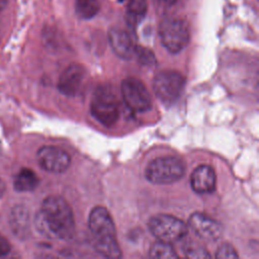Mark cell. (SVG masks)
<instances>
[{"instance_id":"cell-1","label":"cell","mask_w":259,"mask_h":259,"mask_svg":"<svg viewBox=\"0 0 259 259\" xmlns=\"http://www.w3.org/2000/svg\"><path fill=\"white\" fill-rule=\"evenodd\" d=\"M34 225L38 233L47 238L68 239L75 228L73 211L63 197L48 196L35 214Z\"/></svg>"},{"instance_id":"cell-2","label":"cell","mask_w":259,"mask_h":259,"mask_svg":"<svg viewBox=\"0 0 259 259\" xmlns=\"http://www.w3.org/2000/svg\"><path fill=\"white\" fill-rule=\"evenodd\" d=\"M91 114L105 126L113 125L119 117V101L111 88L99 86L93 93L90 102Z\"/></svg>"},{"instance_id":"cell-3","label":"cell","mask_w":259,"mask_h":259,"mask_svg":"<svg viewBox=\"0 0 259 259\" xmlns=\"http://www.w3.org/2000/svg\"><path fill=\"white\" fill-rule=\"evenodd\" d=\"M185 173L183 162L172 156L158 157L152 160L145 170V176L151 183L164 185L180 180Z\"/></svg>"},{"instance_id":"cell-4","label":"cell","mask_w":259,"mask_h":259,"mask_svg":"<svg viewBox=\"0 0 259 259\" xmlns=\"http://www.w3.org/2000/svg\"><path fill=\"white\" fill-rule=\"evenodd\" d=\"M148 227L157 240L170 244L182 240L188 230L187 225L182 220L168 213H158L152 217Z\"/></svg>"},{"instance_id":"cell-5","label":"cell","mask_w":259,"mask_h":259,"mask_svg":"<svg viewBox=\"0 0 259 259\" xmlns=\"http://www.w3.org/2000/svg\"><path fill=\"white\" fill-rule=\"evenodd\" d=\"M159 35L164 48L170 53L181 52L189 41L187 23L178 17H167L159 25Z\"/></svg>"},{"instance_id":"cell-6","label":"cell","mask_w":259,"mask_h":259,"mask_svg":"<svg viewBox=\"0 0 259 259\" xmlns=\"http://www.w3.org/2000/svg\"><path fill=\"white\" fill-rule=\"evenodd\" d=\"M185 78L174 70L159 72L153 79V89L156 96L164 103L175 102L183 93Z\"/></svg>"},{"instance_id":"cell-7","label":"cell","mask_w":259,"mask_h":259,"mask_svg":"<svg viewBox=\"0 0 259 259\" xmlns=\"http://www.w3.org/2000/svg\"><path fill=\"white\" fill-rule=\"evenodd\" d=\"M120 91L124 104L132 111L145 112L152 107L151 95L141 80L125 78L121 82Z\"/></svg>"},{"instance_id":"cell-8","label":"cell","mask_w":259,"mask_h":259,"mask_svg":"<svg viewBox=\"0 0 259 259\" xmlns=\"http://www.w3.org/2000/svg\"><path fill=\"white\" fill-rule=\"evenodd\" d=\"M36 159L38 165L44 170L52 173L65 172L71 164L69 154L56 146H44L39 148Z\"/></svg>"},{"instance_id":"cell-9","label":"cell","mask_w":259,"mask_h":259,"mask_svg":"<svg viewBox=\"0 0 259 259\" xmlns=\"http://www.w3.org/2000/svg\"><path fill=\"white\" fill-rule=\"evenodd\" d=\"M88 227L95 240L115 238V226L109 211L103 206H95L88 215Z\"/></svg>"},{"instance_id":"cell-10","label":"cell","mask_w":259,"mask_h":259,"mask_svg":"<svg viewBox=\"0 0 259 259\" xmlns=\"http://www.w3.org/2000/svg\"><path fill=\"white\" fill-rule=\"evenodd\" d=\"M188 225L195 235L204 241H215L223 233L221 224L203 212L192 213Z\"/></svg>"},{"instance_id":"cell-11","label":"cell","mask_w":259,"mask_h":259,"mask_svg":"<svg viewBox=\"0 0 259 259\" xmlns=\"http://www.w3.org/2000/svg\"><path fill=\"white\" fill-rule=\"evenodd\" d=\"M86 77V70L82 65L71 64L61 74L58 89L66 96H75L81 89Z\"/></svg>"},{"instance_id":"cell-12","label":"cell","mask_w":259,"mask_h":259,"mask_svg":"<svg viewBox=\"0 0 259 259\" xmlns=\"http://www.w3.org/2000/svg\"><path fill=\"white\" fill-rule=\"evenodd\" d=\"M108 39L113 53L118 58L130 60L135 56L137 46L130 30L113 27L108 32Z\"/></svg>"},{"instance_id":"cell-13","label":"cell","mask_w":259,"mask_h":259,"mask_svg":"<svg viewBox=\"0 0 259 259\" xmlns=\"http://www.w3.org/2000/svg\"><path fill=\"white\" fill-rule=\"evenodd\" d=\"M215 173L208 165H199L191 173L190 184L192 189L199 194L210 193L215 188Z\"/></svg>"},{"instance_id":"cell-14","label":"cell","mask_w":259,"mask_h":259,"mask_svg":"<svg viewBox=\"0 0 259 259\" xmlns=\"http://www.w3.org/2000/svg\"><path fill=\"white\" fill-rule=\"evenodd\" d=\"M29 215L27 209L22 205H17L11 209L9 223L11 230L17 236H25L29 227Z\"/></svg>"},{"instance_id":"cell-15","label":"cell","mask_w":259,"mask_h":259,"mask_svg":"<svg viewBox=\"0 0 259 259\" xmlns=\"http://www.w3.org/2000/svg\"><path fill=\"white\" fill-rule=\"evenodd\" d=\"M146 0H128L126 7V22L131 29H135L147 13Z\"/></svg>"},{"instance_id":"cell-16","label":"cell","mask_w":259,"mask_h":259,"mask_svg":"<svg viewBox=\"0 0 259 259\" xmlns=\"http://www.w3.org/2000/svg\"><path fill=\"white\" fill-rule=\"evenodd\" d=\"M39 179L37 175L28 168H22L14 178V188L20 192H27L35 189L38 185Z\"/></svg>"},{"instance_id":"cell-17","label":"cell","mask_w":259,"mask_h":259,"mask_svg":"<svg viewBox=\"0 0 259 259\" xmlns=\"http://www.w3.org/2000/svg\"><path fill=\"white\" fill-rule=\"evenodd\" d=\"M94 247L96 251L107 258H119L121 257V251L117 244L116 237L103 240H95Z\"/></svg>"},{"instance_id":"cell-18","label":"cell","mask_w":259,"mask_h":259,"mask_svg":"<svg viewBox=\"0 0 259 259\" xmlns=\"http://www.w3.org/2000/svg\"><path fill=\"white\" fill-rule=\"evenodd\" d=\"M99 0H76L75 9L78 16L82 19H90L99 11Z\"/></svg>"},{"instance_id":"cell-19","label":"cell","mask_w":259,"mask_h":259,"mask_svg":"<svg viewBox=\"0 0 259 259\" xmlns=\"http://www.w3.org/2000/svg\"><path fill=\"white\" fill-rule=\"evenodd\" d=\"M149 255L152 258H160V259H172L177 258L178 255L175 252L172 244L157 240L154 244H152Z\"/></svg>"},{"instance_id":"cell-20","label":"cell","mask_w":259,"mask_h":259,"mask_svg":"<svg viewBox=\"0 0 259 259\" xmlns=\"http://www.w3.org/2000/svg\"><path fill=\"white\" fill-rule=\"evenodd\" d=\"M183 253L188 258H209L210 257V255L207 253V251L203 247L193 242H189L185 244L183 248Z\"/></svg>"},{"instance_id":"cell-21","label":"cell","mask_w":259,"mask_h":259,"mask_svg":"<svg viewBox=\"0 0 259 259\" xmlns=\"http://www.w3.org/2000/svg\"><path fill=\"white\" fill-rule=\"evenodd\" d=\"M215 257L219 259H235L239 256L235 248L230 243H224L218 248Z\"/></svg>"},{"instance_id":"cell-22","label":"cell","mask_w":259,"mask_h":259,"mask_svg":"<svg viewBox=\"0 0 259 259\" xmlns=\"http://www.w3.org/2000/svg\"><path fill=\"white\" fill-rule=\"evenodd\" d=\"M135 56L139 59L140 63H142L145 66H152L153 64H155V56L152 54L151 51L145 48L137 47Z\"/></svg>"},{"instance_id":"cell-23","label":"cell","mask_w":259,"mask_h":259,"mask_svg":"<svg viewBox=\"0 0 259 259\" xmlns=\"http://www.w3.org/2000/svg\"><path fill=\"white\" fill-rule=\"evenodd\" d=\"M158 4L160 5H165V6H170L175 4L178 0H155Z\"/></svg>"},{"instance_id":"cell-24","label":"cell","mask_w":259,"mask_h":259,"mask_svg":"<svg viewBox=\"0 0 259 259\" xmlns=\"http://www.w3.org/2000/svg\"><path fill=\"white\" fill-rule=\"evenodd\" d=\"M4 189H5V185H4L3 181L0 179V197L2 196V194L4 192Z\"/></svg>"},{"instance_id":"cell-25","label":"cell","mask_w":259,"mask_h":259,"mask_svg":"<svg viewBox=\"0 0 259 259\" xmlns=\"http://www.w3.org/2000/svg\"><path fill=\"white\" fill-rule=\"evenodd\" d=\"M7 2H8V0H0V10H2V9L5 8Z\"/></svg>"}]
</instances>
